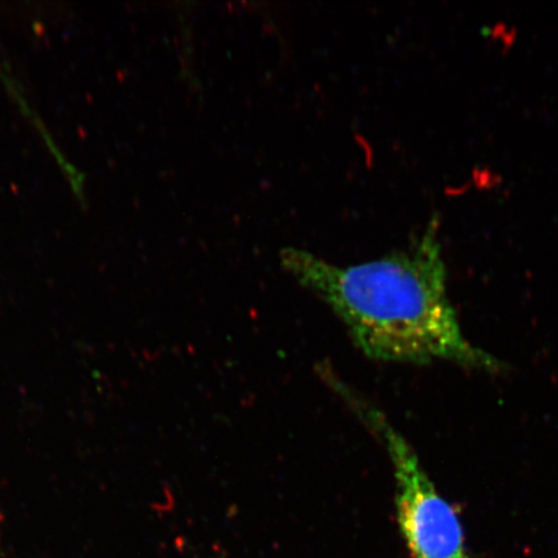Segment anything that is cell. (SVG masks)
<instances>
[{
	"mask_svg": "<svg viewBox=\"0 0 558 558\" xmlns=\"http://www.w3.org/2000/svg\"><path fill=\"white\" fill-rule=\"evenodd\" d=\"M327 381L386 448L393 469L397 522L411 557L470 558L456 509L438 493L413 446L378 408L333 374L327 373Z\"/></svg>",
	"mask_w": 558,
	"mask_h": 558,
	"instance_id": "obj_2",
	"label": "cell"
},
{
	"mask_svg": "<svg viewBox=\"0 0 558 558\" xmlns=\"http://www.w3.org/2000/svg\"><path fill=\"white\" fill-rule=\"evenodd\" d=\"M279 263L337 314L368 359L414 365L445 360L486 372L504 367L460 329L448 295L437 218L407 250L373 262L337 265L288 247Z\"/></svg>",
	"mask_w": 558,
	"mask_h": 558,
	"instance_id": "obj_1",
	"label": "cell"
}]
</instances>
